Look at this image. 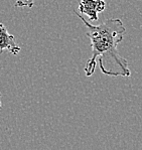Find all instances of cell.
Segmentation results:
<instances>
[{
	"mask_svg": "<svg viewBox=\"0 0 142 150\" xmlns=\"http://www.w3.org/2000/svg\"><path fill=\"white\" fill-rule=\"evenodd\" d=\"M76 15L88 28L86 34L90 38L92 47V55L85 67V75L87 77L94 75L97 64H99L100 70L104 75L113 78H129L131 76L129 64L117 50L126 33L121 19L109 18L102 23L94 25L80 13H76Z\"/></svg>",
	"mask_w": 142,
	"mask_h": 150,
	"instance_id": "6da1fadb",
	"label": "cell"
},
{
	"mask_svg": "<svg viewBox=\"0 0 142 150\" xmlns=\"http://www.w3.org/2000/svg\"><path fill=\"white\" fill-rule=\"evenodd\" d=\"M105 8L104 0H81L79 4L80 14L87 15L90 21H98V13L103 12Z\"/></svg>",
	"mask_w": 142,
	"mask_h": 150,
	"instance_id": "7a4b0ae2",
	"label": "cell"
},
{
	"mask_svg": "<svg viewBox=\"0 0 142 150\" xmlns=\"http://www.w3.org/2000/svg\"><path fill=\"white\" fill-rule=\"evenodd\" d=\"M4 50H8L10 54L16 55L21 48L15 40V36L9 33L5 25L0 22V54Z\"/></svg>",
	"mask_w": 142,
	"mask_h": 150,
	"instance_id": "3957f363",
	"label": "cell"
},
{
	"mask_svg": "<svg viewBox=\"0 0 142 150\" xmlns=\"http://www.w3.org/2000/svg\"><path fill=\"white\" fill-rule=\"evenodd\" d=\"M34 0H16L15 6L16 7H33Z\"/></svg>",
	"mask_w": 142,
	"mask_h": 150,
	"instance_id": "277c9868",
	"label": "cell"
},
{
	"mask_svg": "<svg viewBox=\"0 0 142 150\" xmlns=\"http://www.w3.org/2000/svg\"><path fill=\"white\" fill-rule=\"evenodd\" d=\"M0 97H1V94H0ZM0 109H1V101H0Z\"/></svg>",
	"mask_w": 142,
	"mask_h": 150,
	"instance_id": "5b68a950",
	"label": "cell"
}]
</instances>
